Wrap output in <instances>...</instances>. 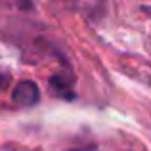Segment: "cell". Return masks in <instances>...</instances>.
<instances>
[{"label":"cell","mask_w":151,"mask_h":151,"mask_svg":"<svg viewBox=\"0 0 151 151\" xmlns=\"http://www.w3.org/2000/svg\"><path fill=\"white\" fill-rule=\"evenodd\" d=\"M50 86H52V90H54V94L55 96H59V98H65V100H73L75 98V92H73V88H75V77H73V73H55L54 77L50 78Z\"/></svg>","instance_id":"7a4b0ae2"},{"label":"cell","mask_w":151,"mask_h":151,"mask_svg":"<svg viewBox=\"0 0 151 151\" xmlns=\"http://www.w3.org/2000/svg\"><path fill=\"white\" fill-rule=\"evenodd\" d=\"M69 151H100V149L94 147V145H88V147H75V149H69Z\"/></svg>","instance_id":"277c9868"},{"label":"cell","mask_w":151,"mask_h":151,"mask_svg":"<svg viewBox=\"0 0 151 151\" xmlns=\"http://www.w3.org/2000/svg\"><path fill=\"white\" fill-rule=\"evenodd\" d=\"M12 100L17 107H33L40 101V90L33 81H19L12 92Z\"/></svg>","instance_id":"6da1fadb"},{"label":"cell","mask_w":151,"mask_h":151,"mask_svg":"<svg viewBox=\"0 0 151 151\" xmlns=\"http://www.w3.org/2000/svg\"><path fill=\"white\" fill-rule=\"evenodd\" d=\"M17 6L21 8V10H31V8H33V2H31V0H17Z\"/></svg>","instance_id":"3957f363"}]
</instances>
